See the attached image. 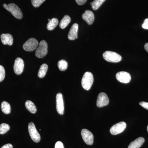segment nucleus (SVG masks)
Segmentation results:
<instances>
[{
    "label": "nucleus",
    "instance_id": "obj_7",
    "mask_svg": "<svg viewBox=\"0 0 148 148\" xmlns=\"http://www.w3.org/2000/svg\"><path fill=\"white\" fill-rule=\"evenodd\" d=\"M126 127V124L125 122H120L112 126L110 129V132L112 135H118L123 132Z\"/></svg>",
    "mask_w": 148,
    "mask_h": 148
},
{
    "label": "nucleus",
    "instance_id": "obj_33",
    "mask_svg": "<svg viewBox=\"0 0 148 148\" xmlns=\"http://www.w3.org/2000/svg\"><path fill=\"white\" fill-rule=\"evenodd\" d=\"M50 20H51V19H49H49H48V21H50Z\"/></svg>",
    "mask_w": 148,
    "mask_h": 148
},
{
    "label": "nucleus",
    "instance_id": "obj_26",
    "mask_svg": "<svg viewBox=\"0 0 148 148\" xmlns=\"http://www.w3.org/2000/svg\"><path fill=\"white\" fill-rule=\"evenodd\" d=\"M5 72L4 68L0 65V82L3 81L5 77Z\"/></svg>",
    "mask_w": 148,
    "mask_h": 148
},
{
    "label": "nucleus",
    "instance_id": "obj_13",
    "mask_svg": "<svg viewBox=\"0 0 148 148\" xmlns=\"http://www.w3.org/2000/svg\"><path fill=\"white\" fill-rule=\"evenodd\" d=\"M82 17L88 25H91L93 24L95 19L93 12L91 11L88 10L85 11L84 13L82 14Z\"/></svg>",
    "mask_w": 148,
    "mask_h": 148
},
{
    "label": "nucleus",
    "instance_id": "obj_11",
    "mask_svg": "<svg viewBox=\"0 0 148 148\" xmlns=\"http://www.w3.org/2000/svg\"><path fill=\"white\" fill-rule=\"evenodd\" d=\"M116 77L118 81L123 83H128L130 81L131 79L130 74L126 72H118L116 75Z\"/></svg>",
    "mask_w": 148,
    "mask_h": 148
},
{
    "label": "nucleus",
    "instance_id": "obj_23",
    "mask_svg": "<svg viewBox=\"0 0 148 148\" xmlns=\"http://www.w3.org/2000/svg\"><path fill=\"white\" fill-rule=\"evenodd\" d=\"M68 63L64 60H61L58 61V69L61 71H66L68 68Z\"/></svg>",
    "mask_w": 148,
    "mask_h": 148
},
{
    "label": "nucleus",
    "instance_id": "obj_19",
    "mask_svg": "<svg viewBox=\"0 0 148 148\" xmlns=\"http://www.w3.org/2000/svg\"><path fill=\"white\" fill-rule=\"evenodd\" d=\"M48 67L47 64H44L41 65L40 67L38 73V76L40 78H42L45 76L47 73Z\"/></svg>",
    "mask_w": 148,
    "mask_h": 148
},
{
    "label": "nucleus",
    "instance_id": "obj_4",
    "mask_svg": "<svg viewBox=\"0 0 148 148\" xmlns=\"http://www.w3.org/2000/svg\"><path fill=\"white\" fill-rule=\"evenodd\" d=\"M103 58L109 62L118 63L121 61L122 57L116 52L111 51H106L103 54Z\"/></svg>",
    "mask_w": 148,
    "mask_h": 148
},
{
    "label": "nucleus",
    "instance_id": "obj_6",
    "mask_svg": "<svg viewBox=\"0 0 148 148\" xmlns=\"http://www.w3.org/2000/svg\"><path fill=\"white\" fill-rule=\"evenodd\" d=\"M38 41L34 38H31L27 40L23 46L24 50L27 51H32L38 46Z\"/></svg>",
    "mask_w": 148,
    "mask_h": 148
},
{
    "label": "nucleus",
    "instance_id": "obj_14",
    "mask_svg": "<svg viewBox=\"0 0 148 148\" xmlns=\"http://www.w3.org/2000/svg\"><path fill=\"white\" fill-rule=\"evenodd\" d=\"M78 27V24L76 23H75L72 25L68 34V38L69 40H74L77 38Z\"/></svg>",
    "mask_w": 148,
    "mask_h": 148
},
{
    "label": "nucleus",
    "instance_id": "obj_1",
    "mask_svg": "<svg viewBox=\"0 0 148 148\" xmlns=\"http://www.w3.org/2000/svg\"><path fill=\"white\" fill-rule=\"evenodd\" d=\"M3 6L6 10L10 12L14 17L18 19L23 18V13L20 8L15 4L10 3L8 5L4 4Z\"/></svg>",
    "mask_w": 148,
    "mask_h": 148
},
{
    "label": "nucleus",
    "instance_id": "obj_16",
    "mask_svg": "<svg viewBox=\"0 0 148 148\" xmlns=\"http://www.w3.org/2000/svg\"><path fill=\"white\" fill-rule=\"evenodd\" d=\"M145 140L143 137L137 138L133 142H131L128 146V148H139L143 145L145 143Z\"/></svg>",
    "mask_w": 148,
    "mask_h": 148
},
{
    "label": "nucleus",
    "instance_id": "obj_24",
    "mask_svg": "<svg viewBox=\"0 0 148 148\" xmlns=\"http://www.w3.org/2000/svg\"><path fill=\"white\" fill-rule=\"evenodd\" d=\"M10 129V127L8 124L7 123H3L0 125V134H5L8 132Z\"/></svg>",
    "mask_w": 148,
    "mask_h": 148
},
{
    "label": "nucleus",
    "instance_id": "obj_34",
    "mask_svg": "<svg viewBox=\"0 0 148 148\" xmlns=\"http://www.w3.org/2000/svg\"><path fill=\"white\" fill-rule=\"evenodd\" d=\"M147 131L148 132V125L147 127Z\"/></svg>",
    "mask_w": 148,
    "mask_h": 148
},
{
    "label": "nucleus",
    "instance_id": "obj_27",
    "mask_svg": "<svg viewBox=\"0 0 148 148\" xmlns=\"http://www.w3.org/2000/svg\"><path fill=\"white\" fill-rule=\"evenodd\" d=\"M55 148H64L63 143L60 142V141H58L56 143Z\"/></svg>",
    "mask_w": 148,
    "mask_h": 148
},
{
    "label": "nucleus",
    "instance_id": "obj_12",
    "mask_svg": "<svg viewBox=\"0 0 148 148\" xmlns=\"http://www.w3.org/2000/svg\"><path fill=\"white\" fill-rule=\"evenodd\" d=\"M24 62L23 59L20 58H17L15 59L14 65V73L17 75L22 73L24 69Z\"/></svg>",
    "mask_w": 148,
    "mask_h": 148
},
{
    "label": "nucleus",
    "instance_id": "obj_8",
    "mask_svg": "<svg viewBox=\"0 0 148 148\" xmlns=\"http://www.w3.org/2000/svg\"><path fill=\"white\" fill-rule=\"evenodd\" d=\"M81 135L85 143L88 145H92L94 140L93 134L88 130L83 129L82 130Z\"/></svg>",
    "mask_w": 148,
    "mask_h": 148
},
{
    "label": "nucleus",
    "instance_id": "obj_30",
    "mask_svg": "<svg viewBox=\"0 0 148 148\" xmlns=\"http://www.w3.org/2000/svg\"><path fill=\"white\" fill-rule=\"evenodd\" d=\"M76 2L79 5H83L86 2L87 0H75Z\"/></svg>",
    "mask_w": 148,
    "mask_h": 148
},
{
    "label": "nucleus",
    "instance_id": "obj_9",
    "mask_svg": "<svg viewBox=\"0 0 148 148\" xmlns=\"http://www.w3.org/2000/svg\"><path fill=\"white\" fill-rule=\"evenodd\" d=\"M56 110L59 114L63 115L64 114V100L62 93L59 92L56 96Z\"/></svg>",
    "mask_w": 148,
    "mask_h": 148
},
{
    "label": "nucleus",
    "instance_id": "obj_10",
    "mask_svg": "<svg viewBox=\"0 0 148 148\" xmlns=\"http://www.w3.org/2000/svg\"><path fill=\"white\" fill-rule=\"evenodd\" d=\"M109 103V99L108 95L105 92L99 93L97 98L96 105L98 108H102L108 106Z\"/></svg>",
    "mask_w": 148,
    "mask_h": 148
},
{
    "label": "nucleus",
    "instance_id": "obj_15",
    "mask_svg": "<svg viewBox=\"0 0 148 148\" xmlns=\"http://www.w3.org/2000/svg\"><path fill=\"white\" fill-rule=\"evenodd\" d=\"M1 39L2 42L5 45L11 46L13 44V37L10 34H2L1 35Z\"/></svg>",
    "mask_w": 148,
    "mask_h": 148
},
{
    "label": "nucleus",
    "instance_id": "obj_18",
    "mask_svg": "<svg viewBox=\"0 0 148 148\" xmlns=\"http://www.w3.org/2000/svg\"><path fill=\"white\" fill-rule=\"evenodd\" d=\"M71 21V18L68 15H65L62 20H61L59 27L61 29H64L68 26V25L70 24Z\"/></svg>",
    "mask_w": 148,
    "mask_h": 148
},
{
    "label": "nucleus",
    "instance_id": "obj_22",
    "mask_svg": "<svg viewBox=\"0 0 148 148\" xmlns=\"http://www.w3.org/2000/svg\"><path fill=\"white\" fill-rule=\"evenodd\" d=\"M106 1V0H94L92 2L90 3V4L91 5L92 9L97 10Z\"/></svg>",
    "mask_w": 148,
    "mask_h": 148
},
{
    "label": "nucleus",
    "instance_id": "obj_31",
    "mask_svg": "<svg viewBox=\"0 0 148 148\" xmlns=\"http://www.w3.org/2000/svg\"><path fill=\"white\" fill-rule=\"evenodd\" d=\"M1 148H13V146L10 144H6Z\"/></svg>",
    "mask_w": 148,
    "mask_h": 148
},
{
    "label": "nucleus",
    "instance_id": "obj_28",
    "mask_svg": "<svg viewBox=\"0 0 148 148\" xmlns=\"http://www.w3.org/2000/svg\"><path fill=\"white\" fill-rule=\"evenodd\" d=\"M143 29H148V18H146L142 25Z\"/></svg>",
    "mask_w": 148,
    "mask_h": 148
},
{
    "label": "nucleus",
    "instance_id": "obj_17",
    "mask_svg": "<svg viewBox=\"0 0 148 148\" xmlns=\"http://www.w3.org/2000/svg\"><path fill=\"white\" fill-rule=\"evenodd\" d=\"M25 107L27 110L32 113L35 114L36 112V107L34 103L30 101H27L25 103Z\"/></svg>",
    "mask_w": 148,
    "mask_h": 148
},
{
    "label": "nucleus",
    "instance_id": "obj_25",
    "mask_svg": "<svg viewBox=\"0 0 148 148\" xmlns=\"http://www.w3.org/2000/svg\"><path fill=\"white\" fill-rule=\"evenodd\" d=\"M46 0H32V4L34 7L38 8Z\"/></svg>",
    "mask_w": 148,
    "mask_h": 148
},
{
    "label": "nucleus",
    "instance_id": "obj_3",
    "mask_svg": "<svg viewBox=\"0 0 148 148\" xmlns=\"http://www.w3.org/2000/svg\"><path fill=\"white\" fill-rule=\"evenodd\" d=\"M48 52V45L47 42L44 40L41 41L39 44L38 46L36 49V56L38 58H44L47 54Z\"/></svg>",
    "mask_w": 148,
    "mask_h": 148
},
{
    "label": "nucleus",
    "instance_id": "obj_5",
    "mask_svg": "<svg viewBox=\"0 0 148 148\" xmlns=\"http://www.w3.org/2000/svg\"><path fill=\"white\" fill-rule=\"evenodd\" d=\"M29 135L31 138L35 143H38L40 141L41 137L39 133L37 131L34 123H29L28 125Z\"/></svg>",
    "mask_w": 148,
    "mask_h": 148
},
{
    "label": "nucleus",
    "instance_id": "obj_20",
    "mask_svg": "<svg viewBox=\"0 0 148 148\" xmlns=\"http://www.w3.org/2000/svg\"><path fill=\"white\" fill-rule=\"evenodd\" d=\"M58 24V20L57 18H53L51 19L50 21H49L47 24V28L49 31H51L55 29L57 27Z\"/></svg>",
    "mask_w": 148,
    "mask_h": 148
},
{
    "label": "nucleus",
    "instance_id": "obj_32",
    "mask_svg": "<svg viewBox=\"0 0 148 148\" xmlns=\"http://www.w3.org/2000/svg\"><path fill=\"white\" fill-rule=\"evenodd\" d=\"M145 49L148 52V42L145 45Z\"/></svg>",
    "mask_w": 148,
    "mask_h": 148
},
{
    "label": "nucleus",
    "instance_id": "obj_21",
    "mask_svg": "<svg viewBox=\"0 0 148 148\" xmlns=\"http://www.w3.org/2000/svg\"><path fill=\"white\" fill-rule=\"evenodd\" d=\"M1 109L3 113L8 114L10 113L11 107L10 105L8 102L6 101H3L1 104Z\"/></svg>",
    "mask_w": 148,
    "mask_h": 148
},
{
    "label": "nucleus",
    "instance_id": "obj_2",
    "mask_svg": "<svg viewBox=\"0 0 148 148\" xmlns=\"http://www.w3.org/2000/svg\"><path fill=\"white\" fill-rule=\"evenodd\" d=\"M93 75L90 72H86L85 73L82 79V85L86 90H90L93 84Z\"/></svg>",
    "mask_w": 148,
    "mask_h": 148
},
{
    "label": "nucleus",
    "instance_id": "obj_29",
    "mask_svg": "<svg viewBox=\"0 0 148 148\" xmlns=\"http://www.w3.org/2000/svg\"><path fill=\"white\" fill-rule=\"evenodd\" d=\"M139 105L144 108L148 110V103L145 102H141L139 103Z\"/></svg>",
    "mask_w": 148,
    "mask_h": 148
}]
</instances>
